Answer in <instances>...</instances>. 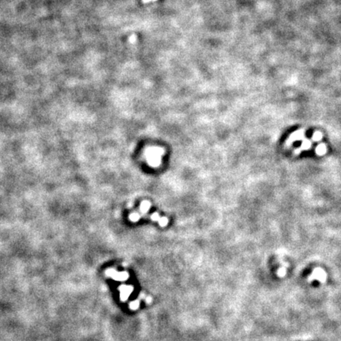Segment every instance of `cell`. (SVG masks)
Masks as SVG:
<instances>
[{"instance_id":"obj_9","label":"cell","mask_w":341,"mask_h":341,"mask_svg":"<svg viewBox=\"0 0 341 341\" xmlns=\"http://www.w3.org/2000/svg\"><path fill=\"white\" fill-rule=\"evenodd\" d=\"M150 218L152 219V220H154V221H159V220L160 219V217H159V213H154L153 214L151 215Z\"/></svg>"},{"instance_id":"obj_4","label":"cell","mask_w":341,"mask_h":341,"mask_svg":"<svg viewBox=\"0 0 341 341\" xmlns=\"http://www.w3.org/2000/svg\"><path fill=\"white\" fill-rule=\"evenodd\" d=\"M151 204L149 201H143L141 204L140 206V211L143 213H146L149 211V208H150Z\"/></svg>"},{"instance_id":"obj_1","label":"cell","mask_w":341,"mask_h":341,"mask_svg":"<svg viewBox=\"0 0 341 341\" xmlns=\"http://www.w3.org/2000/svg\"><path fill=\"white\" fill-rule=\"evenodd\" d=\"M164 154V149L158 147H152L148 149L146 158L148 163L152 167H157L160 164L161 156Z\"/></svg>"},{"instance_id":"obj_7","label":"cell","mask_w":341,"mask_h":341,"mask_svg":"<svg viewBox=\"0 0 341 341\" xmlns=\"http://www.w3.org/2000/svg\"><path fill=\"white\" fill-rule=\"evenodd\" d=\"M322 137H323V135H322V133L321 132H315L313 134L312 139H313V141H319L322 138Z\"/></svg>"},{"instance_id":"obj_3","label":"cell","mask_w":341,"mask_h":341,"mask_svg":"<svg viewBox=\"0 0 341 341\" xmlns=\"http://www.w3.org/2000/svg\"><path fill=\"white\" fill-rule=\"evenodd\" d=\"M316 153L318 156H323L326 152V146L325 144H319L315 149Z\"/></svg>"},{"instance_id":"obj_5","label":"cell","mask_w":341,"mask_h":341,"mask_svg":"<svg viewBox=\"0 0 341 341\" xmlns=\"http://www.w3.org/2000/svg\"><path fill=\"white\" fill-rule=\"evenodd\" d=\"M312 146V143L311 141H310L309 139L307 138H305L303 140V142H302V145H301V147L299 148L300 149L302 150H307V149H310V147H311Z\"/></svg>"},{"instance_id":"obj_6","label":"cell","mask_w":341,"mask_h":341,"mask_svg":"<svg viewBox=\"0 0 341 341\" xmlns=\"http://www.w3.org/2000/svg\"><path fill=\"white\" fill-rule=\"evenodd\" d=\"M129 218H130V220H131V221H133V222H137V220H140V218H141V215L139 214L138 213H130V217H129Z\"/></svg>"},{"instance_id":"obj_10","label":"cell","mask_w":341,"mask_h":341,"mask_svg":"<svg viewBox=\"0 0 341 341\" xmlns=\"http://www.w3.org/2000/svg\"><path fill=\"white\" fill-rule=\"evenodd\" d=\"M151 1H156V0H144V2H151Z\"/></svg>"},{"instance_id":"obj_8","label":"cell","mask_w":341,"mask_h":341,"mask_svg":"<svg viewBox=\"0 0 341 341\" xmlns=\"http://www.w3.org/2000/svg\"><path fill=\"white\" fill-rule=\"evenodd\" d=\"M159 224L161 227H165V226L168 225V219L167 217H160V219L159 220Z\"/></svg>"},{"instance_id":"obj_2","label":"cell","mask_w":341,"mask_h":341,"mask_svg":"<svg viewBox=\"0 0 341 341\" xmlns=\"http://www.w3.org/2000/svg\"><path fill=\"white\" fill-rule=\"evenodd\" d=\"M303 139H305V130H297V131H294V133H292L290 135V137H288V139L286 141V146H290L295 141H300L303 140Z\"/></svg>"}]
</instances>
